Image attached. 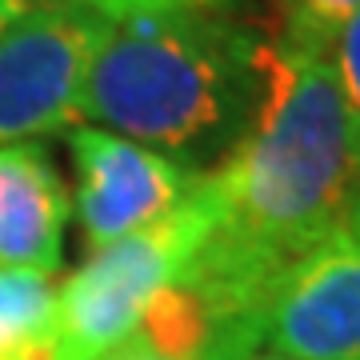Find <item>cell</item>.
<instances>
[{
    "instance_id": "obj_4",
    "label": "cell",
    "mask_w": 360,
    "mask_h": 360,
    "mask_svg": "<svg viewBox=\"0 0 360 360\" xmlns=\"http://www.w3.org/2000/svg\"><path fill=\"white\" fill-rule=\"evenodd\" d=\"M104 32L108 16L68 0H32L0 25V148L77 124Z\"/></svg>"
},
{
    "instance_id": "obj_10",
    "label": "cell",
    "mask_w": 360,
    "mask_h": 360,
    "mask_svg": "<svg viewBox=\"0 0 360 360\" xmlns=\"http://www.w3.org/2000/svg\"><path fill=\"white\" fill-rule=\"evenodd\" d=\"M68 4H84L92 13L120 20L132 13H165V8H184V13H224L232 16L236 8H245L248 0H68Z\"/></svg>"
},
{
    "instance_id": "obj_1",
    "label": "cell",
    "mask_w": 360,
    "mask_h": 360,
    "mask_svg": "<svg viewBox=\"0 0 360 360\" xmlns=\"http://www.w3.org/2000/svg\"><path fill=\"white\" fill-rule=\"evenodd\" d=\"M217 224L180 284L212 324V360H252L260 312L284 272L348 229L360 124L324 56L264 40V92L245 141L208 172Z\"/></svg>"
},
{
    "instance_id": "obj_11",
    "label": "cell",
    "mask_w": 360,
    "mask_h": 360,
    "mask_svg": "<svg viewBox=\"0 0 360 360\" xmlns=\"http://www.w3.org/2000/svg\"><path fill=\"white\" fill-rule=\"evenodd\" d=\"M328 65H333L336 80H340V92H345L348 108H352V116H356V124H360V13L333 40Z\"/></svg>"
},
{
    "instance_id": "obj_8",
    "label": "cell",
    "mask_w": 360,
    "mask_h": 360,
    "mask_svg": "<svg viewBox=\"0 0 360 360\" xmlns=\"http://www.w3.org/2000/svg\"><path fill=\"white\" fill-rule=\"evenodd\" d=\"M0 360H60L56 284L49 272L0 269Z\"/></svg>"
},
{
    "instance_id": "obj_12",
    "label": "cell",
    "mask_w": 360,
    "mask_h": 360,
    "mask_svg": "<svg viewBox=\"0 0 360 360\" xmlns=\"http://www.w3.org/2000/svg\"><path fill=\"white\" fill-rule=\"evenodd\" d=\"M101 360H193V356H168V352H156V348H148V345L129 340V345H120L116 352H108V356H101Z\"/></svg>"
},
{
    "instance_id": "obj_7",
    "label": "cell",
    "mask_w": 360,
    "mask_h": 360,
    "mask_svg": "<svg viewBox=\"0 0 360 360\" xmlns=\"http://www.w3.org/2000/svg\"><path fill=\"white\" fill-rule=\"evenodd\" d=\"M68 193L49 153L32 141L0 148V269L56 272Z\"/></svg>"
},
{
    "instance_id": "obj_13",
    "label": "cell",
    "mask_w": 360,
    "mask_h": 360,
    "mask_svg": "<svg viewBox=\"0 0 360 360\" xmlns=\"http://www.w3.org/2000/svg\"><path fill=\"white\" fill-rule=\"evenodd\" d=\"M28 4H32V0H0V25H8L20 8H28Z\"/></svg>"
},
{
    "instance_id": "obj_2",
    "label": "cell",
    "mask_w": 360,
    "mask_h": 360,
    "mask_svg": "<svg viewBox=\"0 0 360 360\" xmlns=\"http://www.w3.org/2000/svg\"><path fill=\"white\" fill-rule=\"evenodd\" d=\"M264 92V37L224 13H132L108 20L77 120L212 172L245 141Z\"/></svg>"
},
{
    "instance_id": "obj_14",
    "label": "cell",
    "mask_w": 360,
    "mask_h": 360,
    "mask_svg": "<svg viewBox=\"0 0 360 360\" xmlns=\"http://www.w3.org/2000/svg\"><path fill=\"white\" fill-rule=\"evenodd\" d=\"M348 229L360 232V193H356V200H352V217H348Z\"/></svg>"
},
{
    "instance_id": "obj_5",
    "label": "cell",
    "mask_w": 360,
    "mask_h": 360,
    "mask_svg": "<svg viewBox=\"0 0 360 360\" xmlns=\"http://www.w3.org/2000/svg\"><path fill=\"white\" fill-rule=\"evenodd\" d=\"M260 345L288 360H360V232H333L276 281Z\"/></svg>"
},
{
    "instance_id": "obj_3",
    "label": "cell",
    "mask_w": 360,
    "mask_h": 360,
    "mask_svg": "<svg viewBox=\"0 0 360 360\" xmlns=\"http://www.w3.org/2000/svg\"><path fill=\"white\" fill-rule=\"evenodd\" d=\"M217 224V196L200 176L165 220L132 232L108 248H96L84 269L56 288V356L101 360L132 340L144 309L180 281Z\"/></svg>"
},
{
    "instance_id": "obj_9",
    "label": "cell",
    "mask_w": 360,
    "mask_h": 360,
    "mask_svg": "<svg viewBox=\"0 0 360 360\" xmlns=\"http://www.w3.org/2000/svg\"><path fill=\"white\" fill-rule=\"evenodd\" d=\"M360 13V0H281V44L309 56L333 52L340 28Z\"/></svg>"
},
{
    "instance_id": "obj_6",
    "label": "cell",
    "mask_w": 360,
    "mask_h": 360,
    "mask_svg": "<svg viewBox=\"0 0 360 360\" xmlns=\"http://www.w3.org/2000/svg\"><path fill=\"white\" fill-rule=\"evenodd\" d=\"M68 148L77 165V217L92 252L165 220L205 176L92 124L68 132Z\"/></svg>"
},
{
    "instance_id": "obj_15",
    "label": "cell",
    "mask_w": 360,
    "mask_h": 360,
    "mask_svg": "<svg viewBox=\"0 0 360 360\" xmlns=\"http://www.w3.org/2000/svg\"><path fill=\"white\" fill-rule=\"evenodd\" d=\"M252 360H288V356H252Z\"/></svg>"
}]
</instances>
